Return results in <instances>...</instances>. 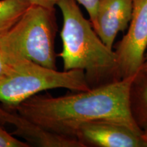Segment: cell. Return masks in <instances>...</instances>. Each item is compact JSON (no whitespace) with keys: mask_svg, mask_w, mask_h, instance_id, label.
<instances>
[{"mask_svg":"<svg viewBox=\"0 0 147 147\" xmlns=\"http://www.w3.org/2000/svg\"><path fill=\"white\" fill-rule=\"evenodd\" d=\"M30 3L31 5H36L48 9H55L59 0H23Z\"/></svg>","mask_w":147,"mask_h":147,"instance_id":"cell-13","label":"cell"},{"mask_svg":"<svg viewBox=\"0 0 147 147\" xmlns=\"http://www.w3.org/2000/svg\"><path fill=\"white\" fill-rule=\"evenodd\" d=\"M140 71H142L143 73L147 74V53L144 55V60H143L142 66H141Z\"/></svg>","mask_w":147,"mask_h":147,"instance_id":"cell-15","label":"cell"},{"mask_svg":"<svg viewBox=\"0 0 147 147\" xmlns=\"http://www.w3.org/2000/svg\"><path fill=\"white\" fill-rule=\"evenodd\" d=\"M11 69V65L8 63L0 52V79L8 74Z\"/></svg>","mask_w":147,"mask_h":147,"instance_id":"cell-14","label":"cell"},{"mask_svg":"<svg viewBox=\"0 0 147 147\" xmlns=\"http://www.w3.org/2000/svg\"><path fill=\"white\" fill-rule=\"evenodd\" d=\"M75 138L84 147H146L141 134L123 125L107 121L81 125Z\"/></svg>","mask_w":147,"mask_h":147,"instance_id":"cell-6","label":"cell"},{"mask_svg":"<svg viewBox=\"0 0 147 147\" xmlns=\"http://www.w3.org/2000/svg\"><path fill=\"white\" fill-rule=\"evenodd\" d=\"M141 137H142L143 141H144L145 146L147 147V128L145 129L144 130H142V134H141Z\"/></svg>","mask_w":147,"mask_h":147,"instance_id":"cell-16","label":"cell"},{"mask_svg":"<svg viewBox=\"0 0 147 147\" xmlns=\"http://www.w3.org/2000/svg\"><path fill=\"white\" fill-rule=\"evenodd\" d=\"M30 5L23 0H0V35L13 26Z\"/></svg>","mask_w":147,"mask_h":147,"instance_id":"cell-10","label":"cell"},{"mask_svg":"<svg viewBox=\"0 0 147 147\" xmlns=\"http://www.w3.org/2000/svg\"><path fill=\"white\" fill-rule=\"evenodd\" d=\"M127 29L115 51L120 80L135 76L140 70L147 48V0H133Z\"/></svg>","mask_w":147,"mask_h":147,"instance_id":"cell-5","label":"cell"},{"mask_svg":"<svg viewBox=\"0 0 147 147\" xmlns=\"http://www.w3.org/2000/svg\"><path fill=\"white\" fill-rule=\"evenodd\" d=\"M133 13V0H100L93 29L106 47L113 49L119 32L127 29Z\"/></svg>","mask_w":147,"mask_h":147,"instance_id":"cell-8","label":"cell"},{"mask_svg":"<svg viewBox=\"0 0 147 147\" xmlns=\"http://www.w3.org/2000/svg\"><path fill=\"white\" fill-rule=\"evenodd\" d=\"M28 143L16 139L0 125V147H29Z\"/></svg>","mask_w":147,"mask_h":147,"instance_id":"cell-11","label":"cell"},{"mask_svg":"<svg viewBox=\"0 0 147 147\" xmlns=\"http://www.w3.org/2000/svg\"><path fill=\"white\" fill-rule=\"evenodd\" d=\"M10 71L0 79V102L11 108L40 92L64 88L73 91L90 89L84 71L71 69L59 71L22 59L10 63Z\"/></svg>","mask_w":147,"mask_h":147,"instance_id":"cell-4","label":"cell"},{"mask_svg":"<svg viewBox=\"0 0 147 147\" xmlns=\"http://www.w3.org/2000/svg\"><path fill=\"white\" fill-rule=\"evenodd\" d=\"M55 9L30 5L20 19L0 35V52L8 63L25 59L57 69Z\"/></svg>","mask_w":147,"mask_h":147,"instance_id":"cell-3","label":"cell"},{"mask_svg":"<svg viewBox=\"0 0 147 147\" xmlns=\"http://www.w3.org/2000/svg\"><path fill=\"white\" fill-rule=\"evenodd\" d=\"M79 4L82 5L85 8L89 16V20L92 25L95 21L97 10L100 0H76Z\"/></svg>","mask_w":147,"mask_h":147,"instance_id":"cell-12","label":"cell"},{"mask_svg":"<svg viewBox=\"0 0 147 147\" xmlns=\"http://www.w3.org/2000/svg\"><path fill=\"white\" fill-rule=\"evenodd\" d=\"M132 118L141 130L147 128V74L140 71L134 77L129 93Z\"/></svg>","mask_w":147,"mask_h":147,"instance_id":"cell-9","label":"cell"},{"mask_svg":"<svg viewBox=\"0 0 147 147\" xmlns=\"http://www.w3.org/2000/svg\"><path fill=\"white\" fill-rule=\"evenodd\" d=\"M57 6L63 16L62 51L58 56L63 70H83L90 89L121 80L115 51L100 39L76 0H59Z\"/></svg>","mask_w":147,"mask_h":147,"instance_id":"cell-2","label":"cell"},{"mask_svg":"<svg viewBox=\"0 0 147 147\" xmlns=\"http://www.w3.org/2000/svg\"><path fill=\"white\" fill-rule=\"evenodd\" d=\"M134 77L63 96L36 94L13 108L46 129L66 136L75 138L81 125L97 121L117 123L142 134L129 105Z\"/></svg>","mask_w":147,"mask_h":147,"instance_id":"cell-1","label":"cell"},{"mask_svg":"<svg viewBox=\"0 0 147 147\" xmlns=\"http://www.w3.org/2000/svg\"><path fill=\"white\" fill-rule=\"evenodd\" d=\"M0 123L12 125V135L21 137L30 146L84 147L76 138L61 135L46 129L20 115L13 108L0 105Z\"/></svg>","mask_w":147,"mask_h":147,"instance_id":"cell-7","label":"cell"}]
</instances>
